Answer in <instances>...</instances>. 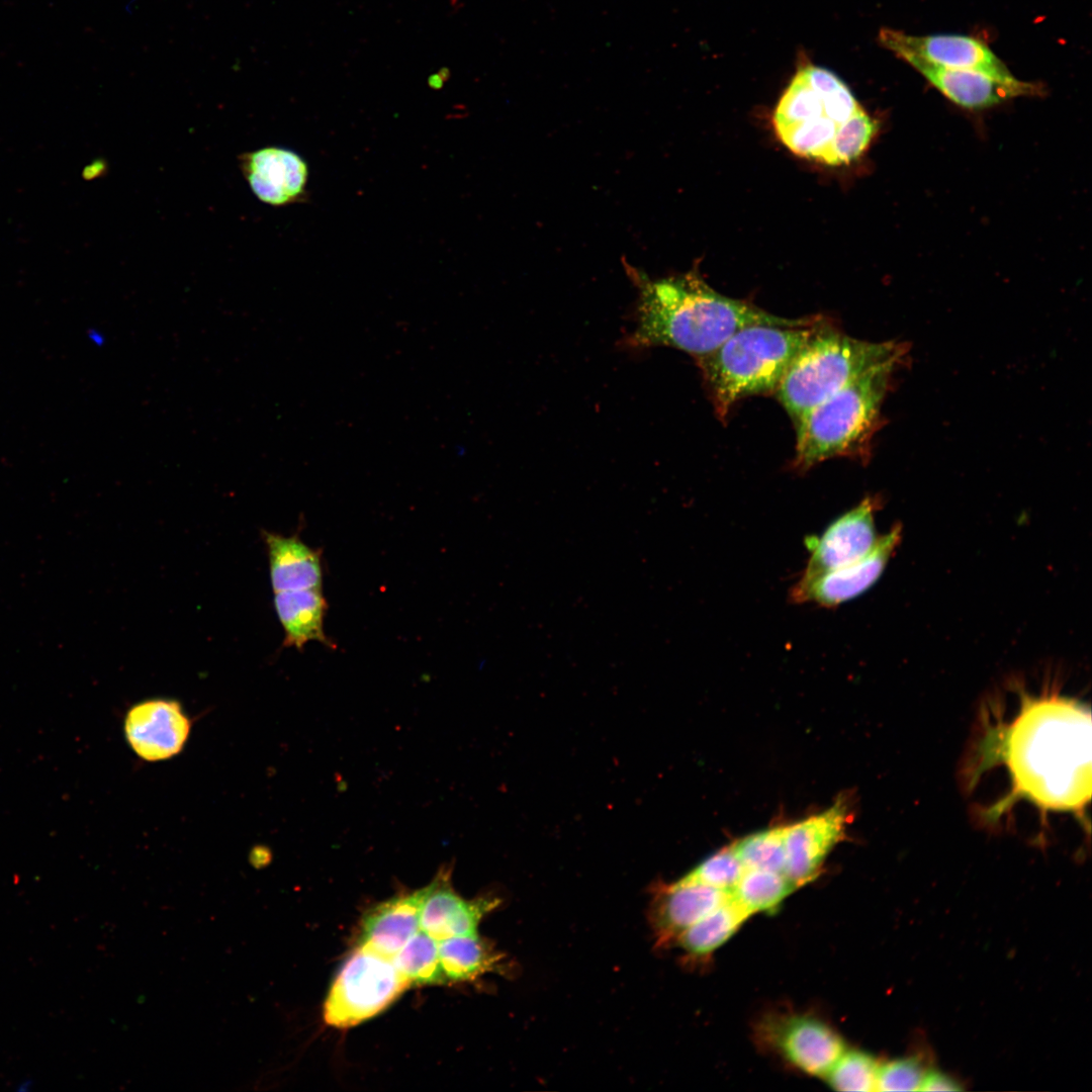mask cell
Here are the masks:
<instances>
[{
	"mask_svg": "<svg viewBox=\"0 0 1092 1092\" xmlns=\"http://www.w3.org/2000/svg\"><path fill=\"white\" fill-rule=\"evenodd\" d=\"M106 170V163L104 160H94L90 164L86 165L82 171V177L85 180H92L100 177Z\"/></svg>",
	"mask_w": 1092,
	"mask_h": 1092,
	"instance_id": "cell-30",
	"label": "cell"
},
{
	"mask_svg": "<svg viewBox=\"0 0 1092 1092\" xmlns=\"http://www.w3.org/2000/svg\"><path fill=\"white\" fill-rule=\"evenodd\" d=\"M843 800L825 811L786 826L784 875L798 888L812 881L825 857L842 838L849 819Z\"/></svg>",
	"mask_w": 1092,
	"mask_h": 1092,
	"instance_id": "cell-11",
	"label": "cell"
},
{
	"mask_svg": "<svg viewBox=\"0 0 1092 1092\" xmlns=\"http://www.w3.org/2000/svg\"><path fill=\"white\" fill-rule=\"evenodd\" d=\"M750 915L729 898L686 929L676 943L692 957H705L727 941Z\"/></svg>",
	"mask_w": 1092,
	"mask_h": 1092,
	"instance_id": "cell-21",
	"label": "cell"
},
{
	"mask_svg": "<svg viewBox=\"0 0 1092 1092\" xmlns=\"http://www.w3.org/2000/svg\"><path fill=\"white\" fill-rule=\"evenodd\" d=\"M239 165L253 194L264 203L284 206L305 193L307 165L289 149L269 146L244 153Z\"/></svg>",
	"mask_w": 1092,
	"mask_h": 1092,
	"instance_id": "cell-13",
	"label": "cell"
},
{
	"mask_svg": "<svg viewBox=\"0 0 1092 1092\" xmlns=\"http://www.w3.org/2000/svg\"><path fill=\"white\" fill-rule=\"evenodd\" d=\"M982 761L1003 766L1011 797L1051 812L1083 811L1091 797V714L1078 701L1023 695L1011 719L986 732Z\"/></svg>",
	"mask_w": 1092,
	"mask_h": 1092,
	"instance_id": "cell-1",
	"label": "cell"
},
{
	"mask_svg": "<svg viewBox=\"0 0 1092 1092\" xmlns=\"http://www.w3.org/2000/svg\"><path fill=\"white\" fill-rule=\"evenodd\" d=\"M880 40L899 58L914 57L934 66L975 71L1034 95L1041 91L1036 84L1016 79L1005 64L983 41L967 35H911L883 28Z\"/></svg>",
	"mask_w": 1092,
	"mask_h": 1092,
	"instance_id": "cell-8",
	"label": "cell"
},
{
	"mask_svg": "<svg viewBox=\"0 0 1092 1092\" xmlns=\"http://www.w3.org/2000/svg\"><path fill=\"white\" fill-rule=\"evenodd\" d=\"M775 1041L786 1060L812 1076H825L846 1050L836 1031L808 1016L782 1021L775 1032Z\"/></svg>",
	"mask_w": 1092,
	"mask_h": 1092,
	"instance_id": "cell-15",
	"label": "cell"
},
{
	"mask_svg": "<svg viewBox=\"0 0 1092 1092\" xmlns=\"http://www.w3.org/2000/svg\"><path fill=\"white\" fill-rule=\"evenodd\" d=\"M498 905L494 898L465 900L453 890L450 872L444 869L425 887L420 910V929L436 940L477 934L483 916Z\"/></svg>",
	"mask_w": 1092,
	"mask_h": 1092,
	"instance_id": "cell-14",
	"label": "cell"
},
{
	"mask_svg": "<svg viewBox=\"0 0 1092 1092\" xmlns=\"http://www.w3.org/2000/svg\"><path fill=\"white\" fill-rule=\"evenodd\" d=\"M744 870L729 846L704 859L677 882L701 884L730 893Z\"/></svg>",
	"mask_w": 1092,
	"mask_h": 1092,
	"instance_id": "cell-27",
	"label": "cell"
},
{
	"mask_svg": "<svg viewBox=\"0 0 1092 1092\" xmlns=\"http://www.w3.org/2000/svg\"><path fill=\"white\" fill-rule=\"evenodd\" d=\"M450 77V71L448 68H441L437 74H433L428 79V84L434 89H439L443 86L444 82Z\"/></svg>",
	"mask_w": 1092,
	"mask_h": 1092,
	"instance_id": "cell-31",
	"label": "cell"
},
{
	"mask_svg": "<svg viewBox=\"0 0 1092 1092\" xmlns=\"http://www.w3.org/2000/svg\"><path fill=\"white\" fill-rule=\"evenodd\" d=\"M875 511L876 500L866 497L829 525L820 537L809 538L810 556L800 579L816 577L868 554L877 541Z\"/></svg>",
	"mask_w": 1092,
	"mask_h": 1092,
	"instance_id": "cell-10",
	"label": "cell"
},
{
	"mask_svg": "<svg viewBox=\"0 0 1092 1092\" xmlns=\"http://www.w3.org/2000/svg\"><path fill=\"white\" fill-rule=\"evenodd\" d=\"M903 60L947 99L964 108L984 109L1012 97L1034 95L1028 90L1009 86L979 72L942 68L914 57Z\"/></svg>",
	"mask_w": 1092,
	"mask_h": 1092,
	"instance_id": "cell-17",
	"label": "cell"
},
{
	"mask_svg": "<svg viewBox=\"0 0 1092 1092\" xmlns=\"http://www.w3.org/2000/svg\"><path fill=\"white\" fill-rule=\"evenodd\" d=\"M786 826L767 828L743 837L731 845L745 870L784 874Z\"/></svg>",
	"mask_w": 1092,
	"mask_h": 1092,
	"instance_id": "cell-25",
	"label": "cell"
},
{
	"mask_svg": "<svg viewBox=\"0 0 1092 1092\" xmlns=\"http://www.w3.org/2000/svg\"><path fill=\"white\" fill-rule=\"evenodd\" d=\"M33 1086V1081L30 1079H23L17 1083L15 1090L18 1092H26Z\"/></svg>",
	"mask_w": 1092,
	"mask_h": 1092,
	"instance_id": "cell-32",
	"label": "cell"
},
{
	"mask_svg": "<svg viewBox=\"0 0 1092 1092\" xmlns=\"http://www.w3.org/2000/svg\"><path fill=\"white\" fill-rule=\"evenodd\" d=\"M392 962L411 984L436 985L447 982L440 963L438 940L421 929L406 941Z\"/></svg>",
	"mask_w": 1092,
	"mask_h": 1092,
	"instance_id": "cell-24",
	"label": "cell"
},
{
	"mask_svg": "<svg viewBox=\"0 0 1092 1092\" xmlns=\"http://www.w3.org/2000/svg\"><path fill=\"white\" fill-rule=\"evenodd\" d=\"M730 893L701 884L675 882L657 890L651 920L657 941L675 942L690 926L724 903Z\"/></svg>",
	"mask_w": 1092,
	"mask_h": 1092,
	"instance_id": "cell-16",
	"label": "cell"
},
{
	"mask_svg": "<svg viewBox=\"0 0 1092 1092\" xmlns=\"http://www.w3.org/2000/svg\"><path fill=\"white\" fill-rule=\"evenodd\" d=\"M879 1064L870 1055L844 1052L825 1075L828 1084L838 1091H876Z\"/></svg>",
	"mask_w": 1092,
	"mask_h": 1092,
	"instance_id": "cell-26",
	"label": "cell"
},
{
	"mask_svg": "<svg viewBox=\"0 0 1092 1092\" xmlns=\"http://www.w3.org/2000/svg\"><path fill=\"white\" fill-rule=\"evenodd\" d=\"M797 887L783 874L763 870H744L730 892L731 898L749 915L771 912Z\"/></svg>",
	"mask_w": 1092,
	"mask_h": 1092,
	"instance_id": "cell-23",
	"label": "cell"
},
{
	"mask_svg": "<svg viewBox=\"0 0 1092 1092\" xmlns=\"http://www.w3.org/2000/svg\"><path fill=\"white\" fill-rule=\"evenodd\" d=\"M900 364L892 362L870 370L810 410L795 425V469L807 470L834 457L864 460L881 425V407L893 373Z\"/></svg>",
	"mask_w": 1092,
	"mask_h": 1092,
	"instance_id": "cell-4",
	"label": "cell"
},
{
	"mask_svg": "<svg viewBox=\"0 0 1092 1092\" xmlns=\"http://www.w3.org/2000/svg\"><path fill=\"white\" fill-rule=\"evenodd\" d=\"M860 108L835 74L807 64L799 68L779 100L772 123L791 152L830 165L843 126Z\"/></svg>",
	"mask_w": 1092,
	"mask_h": 1092,
	"instance_id": "cell-6",
	"label": "cell"
},
{
	"mask_svg": "<svg viewBox=\"0 0 1092 1092\" xmlns=\"http://www.w3.org/2000/svg\"><path fill=\"white\" fill-rule=\"evenodd\" d=\"M411 985L392 959L359 944L333 982L324 1019L340 1028L357 1025L384 1010Z\"/></svg>",
	"mask_w": 1092,
	"mask_h": 1092,
	"instance_id": "cell-7",
	"label": "cell"
},
{
	"mask_svg": "<svg viewBox=\"0 0 1092 1092\" xmlns=\"http://www.w3.org/2000/svg\"><path fill=\"white\" fill-rule=\"evenodd\" d=\"M962 1088L950 1077L940 1072L926 1073L919 1091H961Z\"/></svg>",
	"mask_w": 1092,
	"mask_h": 1092,
	"instance_id": "cell-29",
	"label": "cell"
},
{
	"mask_svg": "<svg viewBox=\"0 0 1092 1092\" xmlns=\"http://www.w3.org/2000/svg\"><path fill=\"white\" fill-rule=\"evenodd\" d=\"M262 536L274 593L322 588L321 551L308 547L297 535L286 537L264 531Z\"/></svg>",
	"mask_w": 1092,
	"mask_h": 1092,
	"instance_id": "cell-19",
	"label": "cell"
},
{
	"mask_svg": "<svg viewBox=\"0 0 1092 1092\" xmlns=\"http://www.w3.org/2000/svg\"><path fill=\"white\" fill-rule=\"evenodd\" d=\"M627 267L638 290L636 325L626 339L631 348L670 347L697 359L746 327H807L820 318L783 317L725 296L709 286L696 269L653 280Z\"/></svg>",
	"mask_w": 1092,
	"mask_h": 1092,
	"instance_id": "cell-2",
	"label": "cell"
},
{
	"mask_svg": "<svg viewBox=\"0 0 1092 1092\" xmlns=\"http://www.w3.org/2000/svg\"><path fill=\"white\" fill-rule=\"evenodd\" d=\"M425 888L395 897L370 909L361 923L359 944L392 959L420 930Z\"/></svg>",
	"mask_w": 1092,
	"mask_h": 1092,
	"instance_id": "cell-18",
	"label": "cell"
},
{
	"mask_svg": "<svg viewBox=\"0 0 1092 1092\" xmlns=\"http://www.w3.org/2000/svg\"><path fill=\"white\" fill-rule=\"evenodd\" d=\"M906 353L904 344L854 339L822 318L776 394L796 425L814 406L870 370L887 363H904Z\"/></svg>",
	"mask_w": 1092,
	"mask_h": 1092,
	"instance_id": "cell-5",
	"label": "cell"
},
{
	"mask_svg": "<svg viewBox=\"0 0 1092 1092\" xmlns=\"http://www.w3.org/2000/svg\"><path fill=\"white\" fill-rule=\"evenodd\" d=\"M901 538V527L877 539L860 559L810 579H799L790 592L793 603L836 607L871 587L881 576Z\"/></svg>",
	"mask_w": 1092,
	"mask_h": 1092,
	"instance_id": "cell-9",
	"label": "cell"
},
{
	"mask_svg": "<svg viewBox=\"0 0 1092 1092\" xmlns=\"http://www.w3.org/2000/svg\"><path fill=\"white\" fill-rule=\"evenodd\" d=\"M442 971L447 981H470L494 971L500 957L478 934L438 941Z\"/></svg>",
	"mask_w": 1092,
	"mask_h": 1092,
	"instance_id": "cell-22",
	"label": "cell"
},
{
	"mask_svg": "<svg viewBox=\"0 0 1092 1092\" xmlns=\"http://www.w3.org/2000/svg\"><path fill=\"white\" fill-rule=\"evenodd\" d=\"M925 1074L914 1058L888 1062L879 1066L876 1091H919Z\"/></svg>",
	"mask_w": 1092,
	"mask_h": 1092,
	"instance_id": "cell-28",
	"label": "cell"
},
{
	"mask_svg": "<svg viewBox=\"0 0 1092 1092\" xmlns=\"http://www.w3.org/2000/svg\"><path fill=\"white\" fill-rule=\"evenodd\" d=\"M124 731L132 750L143 759L158 761L180 752L190 732V722L177 702L156 699L133 706Z\"/></svg>",
	"mask_w": 1092,
	"mask_h": 1092,
	"instance_id": "cell-12",
	"label": "cell"
},
{
	"mask_svg": "<svg viewBox=\"0 0 1092 1092\" xmlns=\"http://www.w3.org/2000/svg\"><path fill=\"white\" fill-rule=\"evenodd\" d=\"M274 607L284 630V646L300 649L310 641L331 645L324 631L327 602L322 588L275 593Z\"/></svg>",
	"mask_w": 1092,
	"mask_h": 1092,
	"instance_id": "cell-20",
	"label": "cell"
},
{
	"mask_svg": "<svg viewBox=\"0 0 1092 1092\" xmlns=\"http://www.w3.org/2000/svg\"><path fill=\"white\" fill-rule=\"evenodd\" d=\"M821 320L807 327H746L695 359L719 418L744 397L776 393Z\"/></svg>",
	"mask_w": 1092,
	"mask_h": 1092,
	"instance_id": "cell-3",
	"label": "cell"
}]
</instances>
